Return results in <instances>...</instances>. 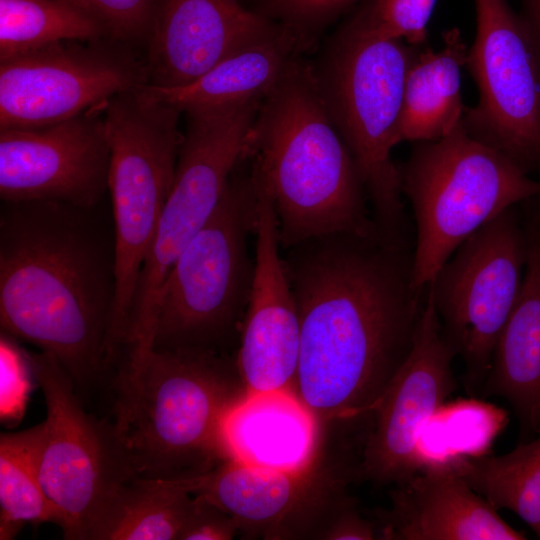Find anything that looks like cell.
<instances>
[{
    "instance_id": "7a4b0ae2",
    "label": "cell",
    "mask_w": 540,
    "mask_h": 540,
    "mask_svg": "<svg viewBox=\"0 0 540 540\" xmlns=\"http://www.w3.org/2000/svg\"><path fill=\"white\" fill-rule=\"evenodd\" d=\"M101 206L0 205L2 331L53 355L78 392L111 383L116 243L112 211Z\"/></svg>"
},
{
    "instance_id": "6da1fadb",
    "label": "cell",
    "mask_w": 540,
    "mask_h": 540,
    "mask_svg": "<svg viewBox=\"0 0 540 540\" xmlns=\"http://www.w3.org/2000/svg\"><path fill=\"white\" fill-rule=\"evenodd\" d=\"M300 323L292 392L320 421L371 414L411 351L426 299L413 247L337 233L282 252Z\"/></svg>"
},
{
    "instance_id": "d6a6232c",
    "label": "cell",
    "mask_w": 540,
    "mask_h": 540,
    "mask_svg": "<svg viewBox=\"0 0 540 540\" xmlns=\"http://www.w3.org/2000/svg\"><path fill=\"white\" fill-rule=\"evenodd\" d=\"M328 540L379 539L378 527L356 511L351 503L343 506L318 534Z\"/></svg>"
},
{
    "instance_id": "52a82bcc",
    "label": "cell",
    "mask_w": 540,
    "mask_h": 540,
    "mask_svg": "<svg viewBox=\"0 0 540 540\" xmlns=\"http://www.w3.org/2000/svg\"><path fill=\"white\" fill-rule=\"evenodd\" d=\"M398 167L416 226L413 283L419 290L485 223L540 195V180L472 138L462 123L439 140L413 143Z\"/></svg>"
},
{
    "instance_id": "ac0fdd59",
    "label": "cell",
    "mask_w": 540,
    "mask_h": 540,
    "mask_svg": "<svg viewBox=\"0 0 540 540\" xmlns=\"http://www.w3.org/2000/svg\"><path fill=\"white\" fill-rule=\"evenodd\" d=\"M310 467L287 472L248 465L232 459L211 471L181 480L227 513L239 531L269 539L319 534L324 516L332 517L349 500L336 486H326Z\"/></svg>"
},
{
    "instance_id": "4dcf8cb0",
    "label": "cell",
    "mask_w": 540,
    "mask_h": 540,
    "mask_svg": "<svg viewBox=\"0 0 540 540\" xmlns=\"http://www.w3.org/2000/svg\"><path fill=\"white\" fill-rule=\"evenodd\" d=\"M238 531L236 522L227 513L195 495V504L180 540H228Z\"/></svg>"
},
{
    "instance_id": "277c9868",
    "label": "cell",
    "mask_w": 540,
    "mask_h": 540,
    "mask_svg": "<svg viewBox=\"0 0 540 540\" xmlns=\"http://www.w3.org/2000/svg\"><path fill=\"white\" fill-rule=\"evenodd\" d=\"M111 388L109 420L137 477L191 479L228 459L223 423L246 391L225 352L152 350Z\"/></svg>"
},
{
    "instance_id": "9a60e30c",
    "label": "cell",
    "mask_w": 540,
    "mask_h": 540,
    "mask_svg": "<svg viewBox=\"0 0 540 540\" xmlns=\"http://www.w3.org/2000/svg\"><path fill=\"white\" fill-rule=\"evenodd\" d=\"M105 104L44 127L0 129L1 201L100 205L111 157Z\"/></svg>"
},
{
    "instance_id": "4316f807",
    "label": "cell",
    "mask_w": 540,
    "mask_h": 540,
    "mask_svg": "<svg viewBox=\"0 0 540 540\" xmlns=\"http://www.w3.org/2000/svg\"><path fill=\"white\" fill-rule=\"evenodd\" d=\"M59 524L40 482L35 426L0 437V539H12L26 523Z\"/></svg>"
},
{
    "instance_id": "30bf717a",
    "label": "cell",
    "mask_w": 540,
    "mask_h": 540,
    "mask_svg": "<svg viewBox=\"0 0 540 540\" xmlns=\"http://www.w3.org/2000/svg\"><path fill=\"white\" fill-rule=\"evenodd\" d=\"M261 99L185 112L173 184L141 269L131 319L155 325L171 270L221 201L234 171L249 157V133Z\"/></svg>"
},
{
    "instance_id": "cb8c5ba5",
    "label": "cell",
    "mask_w": 540,
    "mask_h": 540,
    "mask_svg": "<svg viewBox=\"0 0 540 540\" xmlns=\"http://www.w3.org/2000/svg\"><path fill=\"white\" fill-rule=\"evenodd\" d=\"M194 504L181 480L135 477L121 488L92 540H180Z\"/></svg>"
},
{
    "instance_id": "e0dca14e",
    "label": "cell",
    "mask_w": 540,
    "mask_h": 540,
    "mask_svg": "<svg viewBox=\"0 0 540 540\" xmlns=\"http://www.w3.org/2000/svg\"><path fill=\"white\" fill-rule=\"evenodd\" d=\"M283 26L238 0H155L144 42L147 85L190 84Z\"/></svg>"
},
{
    "instance_id": "7402d4cb",
    "label": "cell",
    "mask_w": 540,
    "mask_h": 540,
    "mask_svg": "<svg viewBox=\"0 0 540 540\" xmlns=\"http://www.w3.org/2000/svg\"><path fill=\"white\" fill-rule=\"evenodd\" d=\"M308 44V36L284 25L270 37L227 57L197 80L177 88L142 89L181 112L262 99Z\"/></svg>"
},
{
    "instance_id": "3957f363",
    "label": "cell",
    "mask_w": 540,
    "mask_h": 540,
    "mask_svg": "<svg viewBox=\"0 0 540 540\" xmlns=\"http://www.w3.org/2000/svg\"><path fill=\"white\" fill-rule=\"evenodd\" d=\"M249 162L272 200L282 250L324 235L379 233L308 62L297 57L263 98Z\"/></svg>"
},
{
    "instance_id": "9c48e42d",
    "label": "cell",
    "mask_w": 540,
    "mask_h": 540,
    "mask_svg": "<svg viewBox=\"0 0 540 540\" xmlns=\"http://www.w3.org/2000/svg\"><path fill=\"white\" fill-rule=\"evenodd\" d=\"M24 354L47 408L35 426L40 482L64 538L92 540L121 488L137 476L110 420L86 411L58 360L43 351Z\"/></svg>"
},
{
    "instance_id": "603a6c76",
    "label": "cell",
    "mask_w": 540,
    "mask_h": 540,
    "mask_svg": "<svg viewBox=\"0 0 540 540\" xmlns=\"http://www.w3.org/2000/svg\"><path fill=\"white\" fill-rule=\"evenodd\" d=\"M443 45L420 48L406 77L397 143L439 140L462 123L461 69L467 51L457 28L445 30Z\"/></svg>"
},
{
    "instance_id": "f546056e",
    "label": "cell",
    "mask_w": 540,
    "mask_h": 540,
    "mask_svg": "<svg viewBox=\"0 0 540 540\" xmlns=\"http://www.w3.org/2000/svg\"><path fill=\"white\" fill-rule=\"evenodd\" d=\"M359 0H266L265 12L308 36L309 30L329 22Z\"/></svg>"
},
{
    "instance_id": "44dd1931",
    "label": "cell",
    "mask_w": 540,
    "mask_h": 540,
    "mask_svg": "<svg viewBox=\"0 0 540 540\" xmlns=\"http://www.w3.org/2000/svg\"><path fill=\"white\" fill-rule=\"evenodd\" d=\"M318 422L291 390L246 393L223 423L227 457L273 470H307L317 448Z\"/></svg>"
},
{
    "instance_id": "d6986e66",
    "label": "cell",
    "mask_w": 540,
    "mask_h": 540,
    "mask_svg": "<svg viewBox=\"0 0 540 540\" xmlns=\"http://www.w3.org/2000/svg\"><path fill=\"white\" fill-rule=\"evenodd\" d=\"M380 513L379 539L524 540L455 469L449 457L427 459L390 492Z\"/></svg>"
},
{
    "instance_id": "ffe728a7",
    "label": "cell",
    "mask_w": 540,
    "mask_h": 540,
    "mask_svg": "<svg viewBox=\"0 0 540 540\" xmlns=\"http://www.w3.org/2000/svg\"><path fill=\"white\" fill-rule=\"evenodd\" d=\"M520 208L527 240L523 280L478 394L508 403L524 442L540 434V195Z\"/></svg>"
},
{
    "instance_id": "7c38bea8",
    "label": "cell",
    "mask_w": 540,
    "mask_h": 540,
    "mask_svg": "<svg viewBox=\"0 0 540 540\" xmlns=\"http://www.w3.org/2000/svg\"><path fill=\"white\" fill-rule=\"evenodd\" d=\"M476 35L466 65L478 101L462 125L475 140L540 178V77L519 13L507 0H474Z\"/></svg>"
},
{
    "instance_id": "5bb4252c",
    "label": "cell",
    "mask_w": 540,
    "mask_h": 540,
    "mask_svg": "<svg viewBox=\"0 0 540 540\" xmlns=\"http://www.w3.org/2000/svg\"><path fill=\"white\" fill-rule=\"evenodd\" d=\"M455 357L441 334L428 285L411 351L371 413L359 470L363 478L395 486L423 467L428 458L420 449L422 432L457 387Z\"/></svg>"
},
{
    "instance_id": "1f68e13d",
    "label": "cell",
    "mask_w": 540,
    "mask_h": 540,
    "mask_svg": "<svg viewBox=\"0 0 540 540\" xmlns=\"http://www.w3.org/2000/svg\"><path fill=\"white\" fill-rule=\"evenodd\" d=\"M1 418L12 420L21 417L29 392L31 370L25 354L17 364L1 361Z\"/></svg>"
},
{
    "instance_id": "d4e9b609",
    "label": "cell",
    "mask_w": 540,
    "mask_h": 540,
    "mask_svg": "<svg viewBox=\"0 0 540 540\" xmlns=\"http://www.w3.org/2000/svg\"><path fill=\"white\" fill-rule=\"evenodd\" d=\"M448 457L495 509L513 512L540 538V434L506 454Z\"/></svg>"
},
{
    "instance_id": "484cf974",
    "label": "cell",
    "mask_w": 540,
    "mask_h": 540,
    "mask_svg": "<svg viewBox=\"0 0 540 540\" xmlns=\"http://www.w3.org/2000/svg\"><path fill=\"white\" fill-rule=\"evenodd\" d=\"M109 38L75 0H0V60L61 41Z\"/></svg>"
},
{
    "instance_id": "83f0119b",
    "label": "cell",
    "mask_w": 540,
    "mask_h": 540,
    "mask_svg": "<svg viewBox=\"0 0 540 540\" xmlns=\"http://www.w3.org/2000/svg\"><path fill=\"white\" fill-rule=\"evenodd\" d=\"M437 0H368L340 31L361 39L427 45V26Z\"/></svg>"
},
{
    "instance_id": "4fadbf2b",
    "label": "cell",
    "mask_w": 540,
    "mask_h": 540,
    "mask_svg": "<svg viewBox=\"0 0 540 540\" xmlns=\"http://www.w3.org/2000/svg\"><path fill=\"white\" fill-rule=\"evenodd\" d=\"M147 84L144 58L127 43L57 42L0 60V129L59 123Z\"/></svg>"
},
{
    "instance_id": "5b68a950",
    "label": "cell",
    "mask_w": 540,
    "mask_h": 540,
    "mask_svg": "<svg viewBox=\"0 0 540 540\" xmlns=\"http://www.w3.org/2000/svg\"><path fill=\"white\" fill-rule=\"evenodd\" d=\"M421 47L340 32L313 67L329 116L358 169L373 221L384 238L401 246L414 242L391 153L398 144L406 77Z\"/></svg>"
},
{
    "instance_id": "ba28073f",
    "label": "cell",
    "mask_w": 540,
    "mask_h": 540,
    "mask_svg": "<svg viewBox=\"0 0 540 540\" xmlns=\"http://www.w3.org/2000/svg\"><path fill=\"white\" fill-rule=\"evenodd\" d=\"M180 113L142 86L113 96L104 106L117 275L106 343L109 361L124 349L138 278L171 191L183 141Z\"/></svg>"
},
{
    "instance_id": "2e32d148",
    "label": "cell",
    "mask_w": 540,
    "mask_h": 540,
    "mask_svg": "<svg viewBox=\"0 0 540 540\" xmlns=\"http://www.w3.org/2000/svg\"><path fill=\"white\" fill-rule=\"evenodd\" d=\"M257 182L255 274L235 361L246 393L292 391L299 361V316L273 203Z\"/></svg>"
},
{
    "instance_id": "836d02e7",
    "label": "cell",
    "mask_w": 540,
    "mask_h": 540,
    "mask_svg": "<svg viewBox=\"0 0 540 540\" xmlns=\"http://www.w3.org/2000/svg\"><path fill=\"white\" fill-rule=\"evenodd\" d=\"M520 4L519 15L524 24L540 77V0H520Z\"/></svg>"
},
{
    "instance_id": "8992f818",
    "label": "cell",
    "mask_w": 540,
    "mask_h": 540,
    "mask_svg": "<svg viewBox=\"0 0 540 540\" xmlns=\"http://www.w3.org/2000/svg\"><path fill=\"white\" fill-rule=\"evenodd\" d=\"M243 163L171 270L152 350L225 352L233 337L240 336L255 274L249 238L256 230L259 193L251 166L244 172Z\"/></svg>"
},
{
    "instance_id": "8fae6325",
    "label": "cell",
    "mask_w": 540,
    "mask_h": 540,
    "mask_svg": "<svg viewBox=\"0 0 540 540\" xmlns=\"http://www.w3.org/2000/svg\"><path fill=\"white\" fill-rule=\"evenodd\" d=\"M526 255L519 204L469 236L428 284L441 334L464 364L469 394H478L487 377L496 341L521 288Z\"/></svg>"
},
{
    "instance_id": "f1b7e54d",
    "label": "cell",
    "mask_w": 540,
    "mask_h": 540,
    "mask_svg": "<svg viewBox=\"0 0 540 540\" xmlns=\"http://www.w3.org/2000/svg\"><path fill=\"white\" fill-rule=\"evenodd\" d=\"M104 26L108 37L133 47L144 44L155 0H75Z\"/></svg>"
}]
</instances>
